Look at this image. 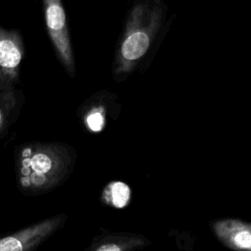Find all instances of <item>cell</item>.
<instances>
[{
  "label": "cell",
  "mask_w": 251,
  "mask_h": 251,
  "mask_svg": "<svg viewBox=\"0 0 251 251\" xmlns=\"http://www.w3.org/2000/svg\"><path fill=\"white\" fill-rule=\"evenodd\" d=\"M16 164L22 189L38 192L50 188L58 180L64 168V156L58 146L33 143L20 148Z\"/></svg>",
  "instance_id": "6da1fadb"
},
{
  "label": "cell",
  "mask_w": 251,
  "mask_h": 251,
  "mask_svg": "<svg viewBox=\"0 0 251 251\" xmlns=\"http://www.w3.org/2000/svg\"><path fill=\"white\" fill-rule=\"evenodd\" d=\"M45 22L51 40L68 71L74 73V57L61 0H43Z\"/></svg>",
  "instance_id": "7a4b0ae2"
},
{
  "label": "cell",
  "mask_w": 251,
  "mask_h": 251,
  "mask_svg": "<svg viewBox=\"0 0 251 251\" xmlns=\"http://www.w3.org/2000/svg\"><path fill=\"white\" fill-rule=\"evenodd\" d=\"M141 12V6H137L134 9L126 36L121 46L120 59L125 69L131 66L146 53L150 45L152 29L158 25L157 23H155L150 27H144L140 21Z\"/></svg>",
  "instance_id": "3957f363"
},
{
  "label": "cell",
  "mask_w": 251,
  "mask_h": 251,
  "mask_svg": "<svg viewBox=\"0 0 251 251\" xmlns=\"http://www.w3.org/2000/svg\"><path fill=\"white\" fill-rule=\"evenodd\" d=\"M61 221L60 217L47 219L0 238V251H31L57 228Z\"/></svg>",
  "instance_id": "277c9868"
},
{
  "label": "cell",
  "mask_w": 251,
  "mask_h": 251,
  "mask_svg": "<svg viewBox=\"0 0 251 251\" xmlns=\"http://www.w3.org/2000/svg\"><path fill=\"white\" fill-rule=\"evenodd\" d=\"M24 51L19 31L0 26V71L13 83L18 80Z\"/></svg>",
  "instance_id": "5b68a950"
},
{
  "label": "cell",
  "mask_w": 251,
  "mask_h": 251,
  "mask_svg": "<svg viewBox=\"0 0 251 251\" xmlns=\"http://www.w3.org/2000/svg\"><path fill=\"white\" fill-rule=\"evenodd\" d=\"M217 237L234 251L251 250V226L239 220H222L213 226Z\"/></svg>",
  "instance_id": "8992f818"
},
{
  "label": "cell",
  "mask_w": 251,
  "mask_h": 251,
  "mask_svg": "<svg viewBox=\"0 0 251 251\" xmlns=\"http://www.w3.org/2000/svg\"><path fill=\"white\" fill-rule=\"evenodd\" d=\"M102 199L106 204L115 208H124L130 200V188L125 182L112 181L105 187Z\"/></svg>",
  "instance_id": "52a82bcc"
},
{
  "label": "cell",
  "mask_w": 251,
  "mask_h": 251,
  "mask_svg": "<svg viewBox=\"0 0 251 251\" xmlns=\"http://www.w3.org/2000/svg\"><path fill=\"white\" fill-rule=\"evenodd\" d=\"M17 105L15 90H0V134H4L11 123L12 113Z\"/></svg>",
  "instance_id": "ba28073f"
},
{
  "label": "cell",
  "mask_w": 251,
  "mask_h": 251,
  "mask_svg": "<svg viewBox=\"0 0 251 251\" xmlns=\"http://www.w3.org/2000/svg\"><path fill=\"white\" fill-rule=\"evenodd\" d=\"M86 124H87L88 127L93 131L101 130L103 126H104V116H103V114L98 110H95V111L91 112L86 118Z\"/></svg>",
  "instance_id": "9c48e42d"
},
{
  "label": "cell",
  "mask_w": 251,
  "mask_h": 251,
  "mask_svg": "<svg viewBox=\"0 0 251 251\" xmlns=\"http://www.w3.org/2000/svg\"><path fill=\"white\" fill-rule=\"evenodd\" d=\"M14 83L11 82L0 71V90L1 91H11L14 90Z\"/></svg>",
  "instance_id": "30bf717a"
},
{
  "label": "cell",
  "mask_w": 251,
  "mask_h": 251,
  "mask_svg": "<svg viewBox=\"0 0 251 251\" xmlns=\"http://www.w3.org/2000/svg\"><path fill=\"white\" fill-rule=\"evenodd\" d=\"M95 251H123V248L121 245H119L117 243L110 242V243L102 244Z\"/></svg>",
  "instance_id": "8fae6325"
}]
</instances>
